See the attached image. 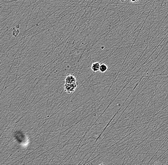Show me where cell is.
I'll use <instances>...</instances> for the list:
<instances>
[{"mask_svg": "<svg viewBox=\"0 0 168 165\" xmlns=\"http://www.w3.org/2000/svg\"><path fill=\"white\" fill-rule=\"evenodd\" d=\"M77 83H64V90L67 93H73L77 88Z\"/></svg>", "mask_w": 168, "mask_h": 165, "instance_id": "cell-1", "label": "cell"}, {"mask_svg": "<svg viewBox=\"0 0 168 165\" xmlns=\"http://www.w3.org/2000/svg\"><path fill=\"white\" fill-rule=\"evenodd\" d=\"M77 81L75 76L69 74L66 76L65 79V83H76Z\"/></svg>", "mask_w": 168, "mask_h": 165, "instance_id": "cell-2", "label": "cell"}, {"mask_svg": "<svg viewBox=\"0 0 168 165\" xmlns=\"http://www.w3.org/2000/svg\"><path fill=\"white\" fill-rule=\"evenodd\" d=\"M100 64L99 62H95L91 66V69L94 72H97L99 71L100 69Z\"/></svg>", "mask_w": 168, "mask_h": 165, "instance_id": "cell-3", "label": "cell"}, {"mask_svg": "<svg viewBox=\"0 0 168 165\" xmlns=\"http://www.w3.org/2000/svg\"><path fill=\"white\" fill-rule=\"evenodd\" d=\"M108 67L106 64H100V69L99 71L101 73H105L107 71Z\"/></svg>", "mask_w": 168, "mask_h": 165, "instance_id": "cell-4", "label": "cell"}, {"mask_svg": "<svg viewBox=\"0 0 168 165\" xmlns=\"http://www.w3.org/2000/svg\"><path fill=\"white\" fill-rule=\"evenodd\" d=\"M130 1H132V3H136L139 0H130Z\"/></svg>", "mask_w": 168, "mask_h": 165, "instance_id": "cell-5", "label": "cell"}, {"mask_svg": "<svg viewBox=\"0 0 168 165\" xmlns=\"http://www.w3.org/2000/svg\"><path fill=\"white\" fill-rule=\"evenodd\" d=\"M120 1H127V0H120Z\"/></svg>", "mask_w": 168, "mask_h": 165, "instance_id": "cell-6", "label": "cell"}, {"mask_svg": "<svg viewBox=\"0 0 168 165\" xmlns=\"http://www.w3.org/2000/svg\"><path fill=\"white\" fill-rule=\"evenodd\" d=\"M99 165H104V164H103V163H101V164H99Z\"/></svg>", "mask_w": 168, "mask_h": 165, "instance_id": "cell-7", "label": "cell"}]
</instances>
